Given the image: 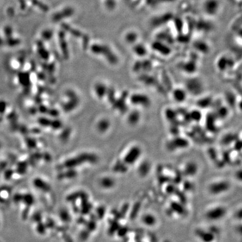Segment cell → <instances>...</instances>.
<instances>
[{
  "label": "cell",
  "instance_id": "8992f818",
  "mask_svg": "<svg viewBox=\"0 0 242 242\" xmlns=\"http://www.w3.org/2000/svg\"><path fill=\"white\" fill-rule=\"evenodd\" d=\"M188 93L184 88L178 87L173 89L172 97L174 102L178 103H183L187 100Z\"/></svg>",
  "mask_w": 242,
  "mask_h": 242
},
{
  "label": "cell",
  "instance_id": "7a4b0ae2",
  "mask_svg": "<svg viewBox=\"0 0 242 242\" xmlns=\"http://www.w3.org/2000/svg\"><path fill=\"white\" fill-rule=\"evenodd\" d=\"M227 213V209L223 206H215L206 211V219L211 221H216L223 219Z\"/></svg>",
  "mask_w": 242,
  "mask_h": 242
},
{
  "label": "cell",
  "instance_id": "6da1fadb",
  "mask_svg": "<svg viewBox=\"0 0 242 242\" xmlns=\"http://www.w3.org/2000/svg\"><path fill=\"white\" fill-rule=\"evenodd\" d=\"M130 100L131 104L139 109H148L152 105L151 98L148 94L141 92L132 94Z\"/></svg>",
  "mask_w": 242,
  "mask_h": 242
},
{
  "label": "cell",
  "instance_id": "52a82bcc",
  "mask_svg": "<svg viewBox=\"0 0 242 242\" xmlns=\"http://www.w3.org/2000/svg\"><path fill=\"white\" fill-rule=\"evenodd\" d=\"M233 65V60L227 56L220 57L217 61L216 66L219 71H223L228 70L229 67H231Z\"/></svg>",
  "mask_w": 242,
  "mask_h": 242
},
{
  "label": "cell",
  "instance_id": "8fae6325",
  "mask_svg": "<svg viewBox=\"0 0 242 242\" xmlns=\"http://www.w3.org/2000/svg\"><path fill=\"white\" fill-rule=\"evenodd\" d=\"M199 237L201 241L204 242H212L214 239V235L210 232H203L202 233L200 234Z\"/></svg>",
  "mask_w": 242,
  "mask_h": 242
},
{
  "label": "cell",
  "instance_id": "9c48e42d",
  "mask_svg": "<svg viewBox=\"0 0 242 242\" xmlns=\"http://www.w3.org/2000/svg\"><path fill=\"white\" fill-rule=\"evenodd\" d=\"M134 53L141 59H144L148 53V49L142 44H139L134 47Z\"/></svg>",
  "mask_w": 242,
  "mask_h": 242
},
{
  "label": "cell",
  "instance_id": "3957f363",
  "mask_svg": "<svg viewBox=\"0 0 242 242\" xmlns=\"http://www.w3.org/2000/svg\"><path fill=\"white\" fill-rule=\"evenodd\" d=\"M230 185L228 181L221 179L211 183L208 188L211 194L218 196L227 192L230 189Z\"/></svg>",
  "mask_w": 242,
  "mask_h": 242
},
{
  "label": "cell",
  "instance_id": "277c9868",
  "mask_svg": "<svg viewBox=\"0 0 242 242\" xmlns=\"http://www.w3.org/2000/svg\"><path fill=\"white\" fill-rule=\"evenodd\" d=\"M142 153V150L140 145H135L132 146L127 151L125 157V162L132 165L139 160Z\"/></svg>",
  "mask_w": 242,
  "mask_h": 242
},
{
  "label": "cell",
  "instance_id": "30bf717a",
  "mask_svg": "<svg viewBox=\"0 0 242 242\" xmlns=\"http://www.w3.org/2000/svg\"><path fill=\"white\" fill-rule=\"evenodd\" d=\"M142 220L143 223L148 227H153L156 223V218L154 216V215L150 214H145L142 218Z\"/></svg>",
  "mask_w": 242,
  "mask_h": 242
},
{
  "label": "cell",
  "instance_id": "ba28073f",
  "mask_svg": "<svg viewBox=\"0 0 242 242\" xmlns=\"http://www.w3.org/2000/svg\"><path fill=\"white\" fill-rule=\"evenodd\" d=\"M136 108V110L131 112L128 117V122L131 125H136L139 124L141 120V113H140V110Z\"/></svg>",
  "mask_w": 242,
  "mask_h": 242
},
{
  "label": "cell",
  "instance_id": "5b68a950",
  "mask_svg": "<svg viewBox=\"0 0 242 242\" xmlns=\"http://www.w3.org/2000/svg\"><path fill=\"white\" fill-rule=\"evenodd\" d=\"M186 85V87L184 88L186 89L188 93L196 95L197 94H199L197 90V88L201 92L204 89V84L202 81L198 78H194L193 77L187 81Z\"/></svg>",
  "mask_w": 242,
  "mask_h": 242
}]
</instances>
